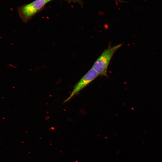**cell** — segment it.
<instances>
[{
  "mask_svg": "<svg viewBox=\"0 0 162 162\" xmlns=\"http://www.w3.org/2000/svg\"><path fill=\"white\" fill-rule=\"evenodd\" d=\"M47 0V1L48 2H50V1H52V0Z\"/></svg>",
  "mask_w": 162,
  "mask_h": 162,
  "instance_id": "cell-5",
  "label": "cell"
},
{
  "mask_svg": "<svg viewBox=\"0 0 162 162\" xmlns=\"http://www.w3.org/2000/svg\"><path fill=\"white\" fill-rule=\"evenodd\" d=\"M69 2H78L81 4L82 2L81 0H66Z\"/></svg>",
  "mask_w": 162,
  "mask_h": 162,
  "instance_id": "cell-4",
  "label": "cell"
},
{
  "mask_svg": "<svg viewBox=\"0 0 162 162\" xmlns=\"http://www.w3.org/2000/svg\"><path fill=\"white\" fill-rule=\"evenodd\" d=\"M47 2V0H35L18 7V13L20 18L24 22H27L41 10Z\"/></svg>",
  "mask_w": 162,
  "mask_h": 162,
  "instance_id": "cell-2",
  "label": "cell"
},
{
  "mask_svg": "<svg viewBox=\"0 0 162 162\" xmlns=\"http://www.w3.org/2000/svg\"><path fill=\"white\" fill-rule=\"evenodd\" d=\"M122 45V44H120L109 46L98 58L92 68L96 71L99 75L108 77L107 69L110 62L116 51Z\"/></svg>",
  "mask_w": 162,
  "mask_h": 162,
  "instance_id": "cell-1",
  "label": "cell"
},
{
  "mask_svg": "<svg viewBox=\"0 0 162 162\" xmlns=\"http://www.w3.org/2000/svg\"><path fill=\"white\" fill-rule=\"evenodd\" d=\"M99 76L96 71L93 68H91L75 85L71 93L69 96L64 100V103L70 100L73 96L77 94Z\"/></svg>",
  "mask_w": 162,
  "mask_h": 162,
  "instance_id": "cell-3",
  "label": "cell"
}]
</instances>
